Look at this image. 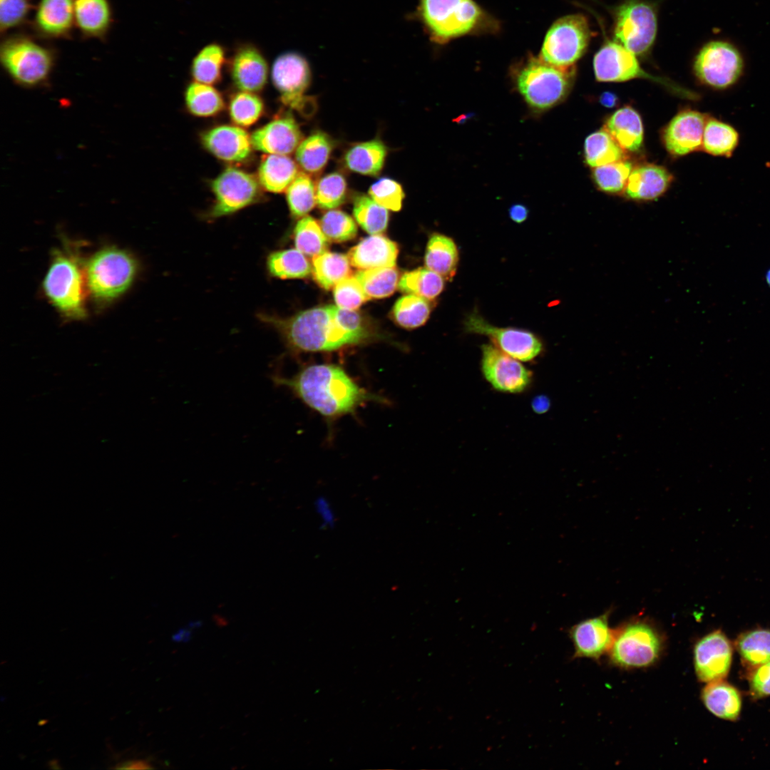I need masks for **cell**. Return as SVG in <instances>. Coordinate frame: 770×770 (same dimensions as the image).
I'll use <instances>...</instances> for the list:
<instances>
[{
    "instance_id": "1",
    "label": "cell",
    "mask_w": 770,
    "mask_h": 770,
    "mask_svg": "<svg viewBox=\"0 0 770 770\" xmlns=\"http://www.w3.org/2000/svg\"><path fill=\"white\" fill-rule=\"evenodd\" d=\"M272 381L291 389L304 404L329 420L353 413L367 401H385L361 387L336 364L308 365L291 378L274 374Z\"/></svg>"
},
{
    "instance_id": "2",
    "label": "cell",
    "mask_w": 770,
    "mask_h": 770,
    "mask_svg": "<svg viewBox=\"0 0 770 770\" xmlns=\"http://www.w3.org/2000/svg\"><path fill=\"white\" fill-rule=\"evenodd\" d=\"M336 309L334 305L312 308L285 320L261 318L274 325L295 351H331L363 342L337 317Z\"/></svg>"
},
{
    "instance_id": "3",
    "label": "cell",
    "mask_w": 770,
    "mask_h": 770,
    "mask_svg": "<svg viewBox=\"0 0 770 770\" xmlns=\"http://www.w3.org/2000/svg\"><path fill=\"white\" fill-rule=\"evenodd\" d=\"M412 17L421 24L429 39L445 44L474 34L496 33L497 20L474 0H418Z\"/></svg>"
},
{
    "instance_id": "4",
    "label": "cell",
    "mask_w": 770,
    "mask_h": 770,
    "mask_svg": "<svg viewBox=\"0 0 770 770\" xmlns=\"http://www.w3.org/2000/svg\"><path fill=\"white\" fill-rule=\"evenodd\" d=\"M575 75V66L561 68L529 56L512 71L515 86L528 106L542 112L556 106L567 96Z\"/></svg>"
},
{
    "instance_id": "5",
    "label": "cell",
    "mask_w": 770,
    "mask_h": 770,
    "mask_svg": "<svg viewBox=\"0 0 770 770\" xmlns=\"http://www.w3.org/2000/svg\"><path fill=\"white\" fill-rule=\"evenodd\" d=\"M55 60L53 50L27 35L9 36L1 43L2 67L14 81L24 87L44 83L51 73Z\"/></svg>"
},
{
    "instance_id": "6",
    "label": "cell",
    "mask_w": 770,
    "mask_h": 770,
    "mask_svg": "<svg viewBox=\"0 0 770 770\" xmlns=\"http://www.w3.org/2000/svg\"><path fill=\"white\" fill-rule=\"evenodd\" d=\"M613 39L637 56L647 55L657 32V6L648 0H624L611 10Z\"/></svg>"
},
{
    "instance_id": "7",
    "label": "cell",
    "mask_w": 770,
    "mask_h": 770,
    "mask_svg": "<svg viewBox=\"0 0 770 770\" xmlns=\"http://www.w3.org/2000/svg\"><path fill=\"white\" fill-rule=\"evenodd\" d=\"M136 269L135 260L124 250L111 247L98 251L90 259L86 268L91 294L99 302L115 299L130 286Z\"/></svg>"
},
{
    "instance_id": "8",
    "label": "cell",
    "mask_w": 770,
    "mask_h": 770,
    "mask_svg": "<svg viewBox=\"0 0 770 770\" xmlns=\"http://www.w3.org/2000/svg\"><path fill=\"white\" fill-rule=\"evenodd\" d=\"M591 36L590 24L585 15L563 16L547 31L539 57L558 67H573L586 52Z\"/></svg>"
},
{
    "instance_id": "9",
    "label": "cell",
    "mask_w": 770,
    "mask_h": 770,
    "mask_svg": "<svg viewBox=\"0 0 770 770\" xmlns=\"http://www.w3.org/2000/svg\"><path fill=\"white\" fill-rule=\"evenodd\" d=\"M81 270L74 257L56 252L43 282L44 291L53 304L66 317H85Z\"/></svg>"
},
{
    "instance_id": "10",
    "label": "cell",
    "mask_w": 770,
    "mask_h": 770,
    "mask_svg": "<svg viewBox=\"0 0 770 770\" xmlns=\"http://www.w3.org/2000/svg\"><path fill=\"white\" fill-rule=\"evenodd\" d=\"M663 645V639L654 627L643 622H632L615 634L610 661L621 668L647 667L659 659Z\"/></svg>"
},
{
    "instance_id": "11",
    "label": "cell",
    "mask_w": 770,
    "mask_h": 770,
    "mask_svg": "<svg viewBox=\"0 0 770 770\" xmlns=\"http://www.w3.org/2000/svg\"><path fill=\"white\" fill-rule=\"evenodd\" d=\"M743 61L731 43L710 41L698 52L694 62L696 76L703 83L717 89L727 88L739 78Z\"/></svg>"
},
{
    "instance_id": "12",
    "label": "cell",
    "mask_w": 770,
    "mask_h": 770,
    "mask_svg": "<svg viewBox=\"0 0 770 770\" xmlns=\"http://www.w3.org/2000/svg\"><path fill=\"white\" fill-rule=\"evenodd\" d=\"M271 76L286 106L304 113L308 103L313 104L304 96L312 80L310 66L299 53L287 51L279 54L272 63Z\"/></svg>"
},
{
    "instance_id": "13",
    "label": "cell",
    "mask_w": 770,
    "mask_h": 770,
    "mask_svg": "<svg viewBox=\"0 0 770 770\" xmlns=\"http://www.w3.org/2000/svg\"><path fill=\"white\" fill-rule=\"evenodd\" d=\"M211 188L215 200L208 215L210 218L234 213L252 204L260 194L258 180L252 174L232 167L226 168L214 179Z\"/></svg>"
},
{
    "instance_id": "14",
    "label": "cell",
    "mask_w": 770,
    "mask_h": 770,
    "mask_svg": "<svg viewBox=\"0 0 770 770\" xmlns=\"http://www.w3.org/2000/svg\"><path fill=\"white\" fill-rule=\"evenodd\" d=\"M481 370L491 387L503 393H523L533 382V375L530 369L490 344L481 346Z\"/></svg>"
},
{
    "instance_id": "15",
    "label": "cell",
    "mask_w": 770,
    "mask_h": 770,
    "mask_svg": "<svg viewBox=\"0 0 770 770\" xmlns=\"http://www.w3.org/2000/svg\"><path fill=\"white\" fill-rule=\"evenodd\" d=\"M464 327L469 333L488 337L499 349L519 361H532L543 351L540 339L532 332L494 327L475 312L467 317Z\"/></svg>"
},
{
    "instance_id": "16",
    "label": "cell",
    "mask_w": 770,
    "mask_h": 770,
    "mask_svg": "<svg viewBox=\"0 0 770 770\" xmlns=\"http://www.w3.org/2000/svg\"><path fill=\"white\" fill-rule=\"evenodd\" d=\"M593 67L598 81L623 82L638 78L658 81L642 68L635 53L614 39H605L594 56Z\"/></svg>"
},
{
    "instance_id": "17",
    "label": "cell",
    "mask_w": 770,
    "mask_h": 770,
    "mask_svg": "<svg viewBox=\"0 0 770 770\" xmlns=\"http://www.w3.org/2000/svg\"><path fill=\"white\" fill-rule=\"evenodd\" d=\"M733 647L719 630L699 639L694 647V665L697 678L703 682L724 679L728 674Z\"/></svg>"
},
{
    "instance_id": "18",
    "label": "cell",
    "mask_w": 770,
    "mask_h": 770,
    "mask_svg": "<svg viewBox=\"0 0 770 770\" xmlns=\"http://www.w3.org/2000/svg\"><path fill=\"white\" fill-rule=\"evenodd\" d=\"M230 69L232 81L241 91L258 92L267 83V60L260 48L252 42L236 45Z\"/></svg>"
},
{
    "instance_id": "19",
    "label": "cell",
    "mask_w": 770,
    "mask_h": 770,
    "mask_svg": "<svg viewBox=\"0 0 770 770\" xmlns=\"http://www.w3.org/2000/svg\"><path fill=\"white\" fill-rule=\"evenodd\" d=\"M705 115L698 111L684 110L669 123L662 135L664 144L673 155H684L702 147L707 122Z\"/></svg>"
},
{
    "instance_id": "20",
    "label": "cell",
    "mask_w": 770,
    "mask_h": 770,
    "mask_svg": "<svg viewBox=\"0 0 770 770\" xmlns=\"http://www.w3.org/2000/svg\"><path fill=\"white\" fill-rule=\"evenodd\" d=\"M302 136L294 118L285 115L254 131L251 142L255 149L265 153L288 155L297 150Z\"/></svg>"
},
{
    "instance_id": "21",
    "label": "cell",
    "mask_w": 770,
    "mask_h": 770,
    "mask_svg": "<svg viewBox=\"0 0 770 770\" xmlns=\"http://www.w3.org/2000/svg\"><path fill=\"white\" fill-rule=\"evenodd\" d=\"M32 25L39 37L70 38L75 26L73 0H40Z\"/></svg>"
},
{
    "instance_id": "22",
    "label": "cell",
    "mask_w": 770,
    "mask_h": 770,
    "mask_svg": "<svg viewBox=\"0 0 770 770\" xmlns=\"http://www.w3.org/2000/svg\"><path fill=\"white\" fill-rule=\"evenodd\" d=\"M574 646V657L597 659L610 650L615 633L608 625L607 615L583 620L569 630Z\"/></svg>"
},
{
    "instance_id": "23",
    "label": "cell",
    "mask_w": 770,
    "mask_h": 770,
    "mask_svg": "<svg viewBox=\"0 0 770 770\" xmlns=\"http://www.w3.org/2000/svg\"><path fill=\"white\" fill-rule=\"evenodd\" d=\"M201 140L205 148L217 158L232 163L247 159L252 147L248 133L235 125H224L210 129L202 135Z\"/></svg>"
},
{
    "instance_id": "24",
    "label": "cell",
    "mask_w": 770,
    "mask_h": 770,
    "mask_svg": "<svg viewBox=\"0 0 770 770\" xmlns=\"http://www.w3.org/2000/svg\"><path fill=\"white\" fill-rule=\"evenodd\" d=\"M397 245L381 235L364 238L348 253L350 264L361 270L395 267Z\"/></svg>"
},
{
    "instance_id": "25",
    "label": "cell",
    "mask_w": 770,
    "mask_h": 770,
    "mask_svg": "<svg viewBox=\"0 0 770 770\" xmlns=\"http://www.w3.org/2000/svg\"><path fill=\"white\" fill-rule=\"evenodd\" d=\"M75 26L84 38L105 40L113 22L109 0H73Z\"/></svg>"
},
{
    "instance_id": "26",
    "label": "cell",
    "mask_w": 770,
    "mask_h": 770,
    "mask_svg": "<svg viewBox=\"0 0 770 770\" xmlns=\"http://www.w3.org/2000/svg\"><path fill=\"white\" fill-rule=\"evenodd\" d=\"M672 178L671 173L664 167L652 164L642 165L632 170L625 194L632 200H654L667 190Z\"/></svg>"
},
{
    "instance_id": "27",
    "label": "cell",
    "mask_w": 770,
    "mask_h": 770,
    "mask_svg": "<svg viewBox=\"0 0 770 770\" xmlns=\"http://www.w3.org/2000/svg\"><path fill=\"white\" fill-rule=\"evenodd\" d=\"M605 130L626 150L637 151L643 142V126L639 113L630 106L616 111L606 121Z\"/></svg>"
},
{
    "instance_id": "28",
    "label": "cell",
    "mask_w": 770,
    "mask_h": 770,
    "mask_svg": "<svg viewBox=\"0 0 770 770\" xmlns=\"http://www.w3.org/2000/svg\"><path fill=\"white\" fill-rule=\"evenodd\" d=\"M298 173L297 165L289 156L270 154L260 163L257 180L265 190L279 193L287 190Z\"/></svg>"
},
{
    "instance_id": "29",
    "label": "cell",
    "mask_w": 770,
    "mask_h": 770,
    "mask_svg": "<svg viewBox=\"0 0 770 770\" xmlns=\"http://www.w3.org/2000/svg\"><path fill=\"white\" fill-rule=\"evenodd\" d=\"M702 699L706 708L719 718L734 721L740 714V692L724 679L708 682L702 689Z\"/></svg>"
},
{
    "instance_id": "30",
    "label": "cell",
    "mask_w": 770,
    "mask_h": 770,
    "mask_svg": "<svg viewBox=\"0 0 770 770\" xmlns=\"http://www.w3.org/2000/svg\"><path fill=\"white\" fill-rule=\"evenodd\" d=\"M387 155V148L379 139L356 143L344 154V162L351 171L366 175H378Z\"/></svg>"
},
{
    "instance_id": "31",
    "label": "cell",
    "mask_w": 770,
    "mask_h": 770,
    "mask_svg": "<svg viewBox=\"0 0 770 770\" xmlns=\"http://www.w3.org/2000/svg\"><path fill=\"white\" fill-rule=\"evenodd\" d=\"M333 147V142L327 134L314 132L298 145L295 153L297 163L306 173L318 174L327 164Z\"/></svg>"
},
{
    "instance_id": "32",
    "label": "cell",
    "mask_w": 770,
    "mask_h": 770,
    "mask_svg": "<svg viewBox=\"0 0 770 770\" xmlns=\"http://www.w3.org/2000/svg\"><path fill=\"white\" fill-rule=\"evenodd\" d=\"M458 260L457 247L451 238L441 234L431 236L424 257L426 268L451 279L455 274Z\"/></svg>"
},
{
    "instance_id": "33",
    "label": "cell",
    "mask_w": 770,
    "mask_h": 770,
    "mask_svg": "<svg viewBox=\"0 0 770 770\" xmlns=\"http://www.w3.org/2000/svg\"><path fill=\"white\" fill-rule=\"evenodd\" d=\"M224 46L212 42L203 46L195 56L191 64V74L195 81L212 85L220 81L225 61Z\"/></svg>"
},
{
    "instance_id": "34",
    "label": "cell",
    "mask_w": 770,
    "mask_h": 770,
    "mask_svg": "<svg viewBox=\"0 0 770 770\" xmlns=\"http://www.w3.org/2000/svg\"><path fill=\"white\" fill-rule=\"evenodd\" d=\"M736 648L743 662L751 669L770 661V630L757 628L741 633Z\"/></svg>"
},
{
    "instance_id": "35",
    "label": "cell",
    "mask_w": 770,
    "mask_h": 770,
    "mask_svg": "<svg viewBox=\"0 0 770 770\" xmlns=\"http://www.w3.org/2000/svg\"><path fill=\"white\" fill-rule=\"evenodd\" d=\"M312 265L314 280L325 289L332 288L351 272L349 258L336 252L326 251L314 257Z\"/></svg>"
},
{
    "instance_id": "36",
    "label": "cell",
    "mask_w": 770,
    "mask_h": 770,
    "mask_svg": "<svg viewBox=\"0 0 770 770\" xmlns=\"http://www.w3.org/2000/svg\"><path fill=\"white\" fill-rule=\"evenodd\" d=\"M270 273L280 279H302L311 272V266L305 255L297 249L272 252L267 257Z\"/></svg>"
},
{
    "instance_id": "37",
    "label": "cell",
    "mask_w": 770,
    "mask_h": 770,
    "mask_svg": "<svg viewBox=\"0 0 770 770\" xmlns=\"http://www.w3.org/2000/svg\"><path fill=\"white\" fill-rule=\"evenodd\" d=\"M623 149L604 129L590 135L585 141V158L592 168L622 160Z\"/></svg>"
},
{
    "instance_id": "38",
    "label": "cell",
    "mask_w": 770,
    "mask_h": 770,
    "mask_svg": "<svg viewBox=\"0 0 770 770\" xmlns=\"http://www.w3.org/2000/svg\"><path fill=\"white\" fill-rule=\"evenodd\" d=\"M355 277L369 299L389 297L399 284V271L395 267L361 270Z\"/></svg>"
},
{
    "instance_id": "39",
    "label": "cell",
    "mask_w": 770,
    "mask_h": 770,
    "mask_svg": "<svg viewBox=\"0 0 770 770\" xmlns=\"http://www.w3.org/2000/svg\"><path fill=\"white\" fill-rule=\"evenodd\" d=\"M399 289L426 299H433L443 290V277L428 268H418L405 272L399 282Z\"/></svg>"
},
{
    "instance_id": "40",
    "label": "cell",
    "mask_w": 770,
    "mask_h": 770,
    "mask_svg": "<svg viewBox=\"0 0 770 770\" xmlns=\"http://www.w3.org/2000/svg\"><path fill=\"white\" fill-rule=\"evenodd\" d=\"M739 142V135L731 125L716 119L707 120L705 124L702 148L709 154L730 155Z\"/></svg>"
},
{
    "instance_id": "41",
    "label": "cell",
    "mask_w": 770,
    "mask_h": 770,
    "mask_svg": "<svg viewBox=\"0 0 770 770\" xmlns=\"http://www.w3.org/2000/svg\"><path fill=\"white\" fill-rule=\"evenodd\" d=\"M185 98L189 111L197 116L216 115L224 107L222 96L215 88L197 81L188 86Z\"/></svg>"
},
{
    "instance_id": "42",
    "label": "cell",
    "mask_w": 770,
    "mask_h": 770,
    "mask_svg": "<svg viewBox=\"0 0 770 770\" xmlns=\"http://www.w3.org/2000/svg\"><path fill=\"white\" fill-rule=\"evenodd\" d=\"M353 214L359 225L371 235H380L387 227L388 209L366 195H361L355 198Z\"/></svg>"
},
{
    "instance_id": "43",
    "label": "cell",
    "mask_w": 770,
    "mask_h": 770,
    "mask_svg": "<svg viewBox=\"0 0 770 770\" xmlns=\"http://www.w3.org/2000/svg\"><path fill=\"white\" fill-rule=\"evenodd\" d=\"M286 197L292 215L304 217L317 204L316 185L307 173L299 172L287 189Z\"/></svg>"
},
{
    "instance_id": "44",
    "label": "cell",
    "mask_w": 770,
    "mask_h": 770,
    "mask_svg": "<svg viewBox=\"0 0 770 770\" xmlns=\"http://www.w3.org/2000/svg\"><path fill=\"white\" fill-rule=\"evenodd\" d=\"M431 307L428 299L408 294L399 298L395 303L392 315L396 324L406 329H414L423 325L428 319Z\"/></svg>"
},
{
    "instance_id": "45",
    "label": "cell",
    "mask_w": 770,
    "mask_h": 770,
    "mask_svg": "<svg viewBox=\"0 0 770 770\" xmlns=\"http://www.w3.org/2000/svg\"><path fill=\"white\" fill-rule=\"evenodd\" d=\"M296 249L305 256L315 257L327 251L328 244L321 226L312 217L300 219L294 230Z\"/></svg>"
},
{
    "instance_id": "46",
    "label": "cell",
    "mask_w": 770,
    "mask_h": 770,
    "mask_svg": "<svg viewBox=\"0 0 770 770\" xmlns=\"http://www.w3.org/2000/svg\"><path fill=\"white\" fill-rule=\"evenodd\" d=\"M631 171L632 164L621 160L594 168L593 179L603 192L619 193L625 190Z\"/></svg>"
},
{
    "instance_id": "47",
    "label": "cell",
    "mask_w": 770,
    "mask_h": 770,
    "mask_svg": "<svg viewBox=\"0 0 770 770\" xmlns=\"http://www.w3.org/2000/svg\"><path fill=\"white\" fill-rule=\"evenodd\" d=\"M347 183L344 176L334 172L321 178L316 185L317 205L322 209H334L346 200Z\"/></svg>"
},
{
    "instance_id": "48",
    "label": "cell",
    "mask_w": 770,
    "mask_h": 770,
    "mask_svg": "<svg viewBox=\"0 0 770 770\" xmlns=\"http://www.w3.org/2000/svg\"><path fill=\"white\" fill-rule=\"evenodd\" d=\"M229 109L232 121L240 126L247 127L260 118L264 105L254 93L242 91L232 97Z\"/></svg>"
},
{
    "instance_id": "49",
    "label": "cell",
    "mask_w": 770,
    "mask_h": 770,
    "mask_svg": "<svg viewBox=\"0 0 770 770\" xmlns=\"http://www.w3.org/2000/svg\"><path fill=\"white\" fill-rule=\"evenodd\" d=\"M320 226L327 240L342 242L351 240L357 233L354 220L346 212L331 210L322 217Z\"/></svg>"
},
{
    "instance_id": "50",
    "label": "cell",
    "mask_w": 770,
    "mask_h": 770,
    "mask_svg": "<svg viewBox=\"0 0 770 770\" xmlns=\"http://www.w3.org/2000/svg\"><path fill=\"white\" fill-rule=\"evenodd\" d=\"M369 194L377 203L392 211L401 210L404 198L401 185L389 178H382L372 184Z\"/></svg>"
},
{
    "instance_id": "51",
    "label": "cell",
    "mask_w": 770,
    "mask_h": 770,
    "mask_svg": "<svg viewBox=\"0 0 770 770\" xmlns=\"http://www.w3.org/2000/svg\"><path fill=\"white\" fill-rule=\"evenodd\" d=\"M334 298L339 308L355 310L369 300L359 282L354 277H347L334 287Z\"/></svg>"
},
{
    "instance_id": "52",
    "label": "cell",
    "mask_w": 770,
    "mask_h": 770,
    "mask_svg": "<svg viewBox=\"0 0 770 770\" xmlns=\"http://www.w3.org/2000/svg\"><path fill=\"white\" fill-rule=\"evenodd\" d=\"M32 8L31 0H0L1 34L23 24Z\"/></svg>"
},
{
    "instance_id": "53",
    "label": "cell",
    "mask_w": 770,
    "mask_h": 770,
    "mask_svg": "<svg viewBox=\"0 0 770 770\" xmlns=\"http://www.w3.org/2000/svg\"><path fill=\"white\" fill-rule=\"evenodd\" d=\"M749 684L754 697L770 696V661L751 669Z\"/></svg>"
},
{
    "instance_id": "54",
    "label": "cell",
    "mask_w": 770,
    "mask_h": 770,
    "mask_svg": "<svg viewBox=\"0 0 770 770\" xmlns=\"http://www.w3.org/2000/svg\"><path fill=\"white\" fill-rule=\"evenodd\" d=\"M528 215L527 207L522 204H514L509 209V216L513 221L517 223L524 222Z\"/></svg>"
},
{
    "instance_id": "55",
    "label": "cell",
    "mask_w": 770,
    "mask_h": 770,
    "mask_svg": "<svg viewBox=\"0 0 770 770\" xmlns=\"http://www.w3.org/2000/svg\"><path fill=\"white\" fill-rule=\"evenodd\" d=\"M532 406L533 410L539 414H543L547 411L550 406L549 399L545 396H539L535 397L533 402Z\"/></svg>"
},
{
    "instance_id": "56",
    "label": "cell",
    "mask_w": 770,
    "mask_h": 770,
    "mask_svg": "<svg viewBox=\"0 0 770 770\" xmlns=\"http://www.w3.org/2000/svg\"><path fill=\"white\" fill-rule=\"evenodd\" d=\"M599 101L606 108H613L617 104L618 98L614 93L605 91L600 95Z\"/></svg>"
},
{
    "instance_id": "57",
    "label": "cell",
    "mask_w": 770,
    "mask_h": 770,
    "mask_svg": "<svg viewBox=\"0 0 770 770\" xmlns=\"http://www.w3.org/2000/svg\"><path fill=\"white\" fill-rule=\"evenodd\" d=\"M153 767L144 760H131L129 769H150Z\"/></svg>"
},
{
    "instance_id": "58",
    "label": "cell",
    "mask_w": 770,
    "mask_h": 770,
    "mask_svg": "<svg viewBox=\"0 0 770 770\" xmlns=\"http://www.w3.org/2000/svg\"><path fill=\"white\" fill-rule=\"evenodd\" d=\"M47 765L51 769L58 770V769H61V768H62L60 766L58 761L57 759H55L49 760L48 761Z\"/></svg>"
},
{
    "instance_id": "59",
    "label": "cell",
    "mask_w": 770,
    "mask_h": 770,
    "mask_svg": "<svg viewBox=\"0 0 770 770\" xmlns=\"http://www.w3.org/2000/svg\"><path fill=\"white\" fill-rule=\"evenodd\" d=\"M765 279H766V283L770 287V268L768 270V271L766 273Z\"/></svg>"
},
{
    "instance_id": "60",
    "label": "cell",
    "mask_w": 770,
    "mask_h": 770,
    "mask_svg": "<svg viewBox=\"0 0 770 770\" xmlns=\"http://www.w3.org/2000/svg\"><path fill=\"white\" fill-rule=\"evenodd\" d=\"M46 722V720H41L40 722H38V725H43V724H45Z\"/></svg>"
}]
</instances>
